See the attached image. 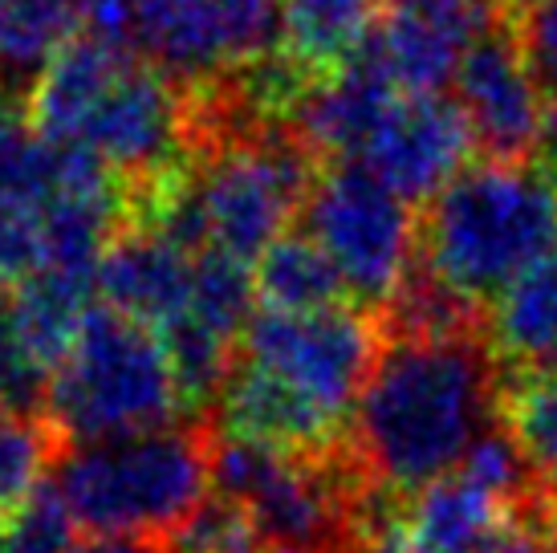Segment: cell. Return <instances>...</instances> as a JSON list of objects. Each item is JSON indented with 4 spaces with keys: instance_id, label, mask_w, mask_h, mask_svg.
<instances>
[{
    "instance_id": "1",
    "label": "cell",
    "mask_w": 557,
    "mask_h": 553,
    "mask_svg": "<svg viewBox=\"0 0 557 553\" xmlns=\"http://www.w3.org/2000/svg\"><path fill=\"white\" fill-rule=\"evenodd\" d=\"M505 383L488 325L383 334L346 440L362 484L407 508L419 492L460 472L505 423Z\"/></svg>"
},
{
    "instance_id": "2",
    "label": "cell",
    "mask_w": 557,
    "mask_h": 553,
    "mask_svg": "<svg viewBox=\"0 0 557 553\" xmlns=\"http://www.w3.org/2000/svg\"><path fill=\"white\" fill-rule=\"evenodd\" d=\"M33 126L94 155L123 184L126 204L184 180L196 163L191 94L135 49L78 33L29 98Z\"/></svg>"
},
{
    "instance_id": "3",
    "label": "cell",
    "mask_w": 557,
    "mask_h": 553,
    "mask_svg": "<svg viewBox=\"0 0 557 553\" xmlns=\"http://www.w3.org/2000/svg\"><path fill=\"white\" fill-rule=\"evenodd\" d=\"M557 248V168L480 155L416 220V269L488 318V309Z\"/></svg>"
},
{
    "instance_id": "4",
    "label": "cell",
    "mask_w": 557,
    "mask_h": 553,
    "mask_svg": "<svg viewBox=\"0 0 557 553\" xmlns=\"http://www.w3.org/2000/svg\"><path fill=\"white\" fill-rule=\"evenodd\" d=\"M212 484V428L180 419L168 428L110 435L94 444H65L53 464V489L74 521L107 533L156 538L208 501Z\"/></svg>"
},
{
    "instance_id": "5",
    "label": "cell",
    "mask_w": 557,
    "mask_h": 553,
    "mask_svg": "<svg viewBox=\"0 0 557 553\" xmlns=\"http://www.w3.org/2000/svg\"><path fill=\"white\" fill-rule=\"evenodd\" d=\"M180 391L168 346L151 325L94 302L74 351L53 370L46 419L62 444H94L110 435L180 423Z\"/></svg>"
},
{
    "instance_id": "6",
    "label": "cell",
    "mask_w": 557,
    "mask_h": 553,
    "mask_svg": "<svg viewBox=\"0 0 557 553\" xmlns=\"http://www.w3.org/2000/svg\"><path fill=\"white\" fill-rule=\"evenodd\" d=\"M325 159L294 126H261L216 143L191 163V196L200 204L208 248L257 269L306 212Z\"/></svg>"
},
{
    "instance_id": "7",
    "label": "cell",
    "mask_w": 557,
    "mask_h": 553,
    "mask_svg": "<svg viewBox=\"0 0 557 553\" xmlns=\"http://www.w3.org/2000/svg\"><path fill=\"white\" fill-rule=\"evenodd\" d=\"M301 220L338 269L350 306L383 322L416 261L411 204H403L358 159H334L318 175Z\"/></svg>"
},
{
    "instance_id": "8",
    "label": "cell",
    "mask_w": 557,
    "mask_h": 553,
    "mask_svg": "<svg viewBox=\"0 0 557 553\" xmlns=\"http://www.w3.org/2000/svg\"><path fill=\"white\" fill-rule=\"evenodd\" d=\"M379 346H383L379 318L355 306L310 309V314L257 309L240 339V358L281 379L330 419L346 423L371 379Z\"/></svg>"
},
{
    "instance_id": "9",
    "label": "cell",
    "mask_w": 557,
    "mask_h": 553,
    "mask_svg": "<svg viewBox=\"0 0 557 553\" xmlns=\"http://www.w3.org/2000/svg\"><path fill=\"white\" fill-rule=\"evenodd\" d=\"M131 49L200 94L281 49V0H143Z\"/></svg>"
},
{
    "instance_id": "10",
    "label": "cell",
    "mask_w": 557,
    "mask_h": 553,
    "mask_svg": "<svg viewBox=\"0 0 557 553\" xmlns=\"http://www.w3.org/2000/svg\"><path fill=\"white\" fill-rule=\"evenodd\" d=\"M451 98L465 110L476 151L488 159H533L542 155L545 98L529 74L517 33L496 21L465 49Z\"/></svg>"
},
{
    "instance_id": "11",
    "label": "cell",
    "mask_w": 557,
    "mask_h": 553,
    "mask_svg": "<svg viewBox=\"0 0 557 553\" xmlns=\"http://www.w3.org/2000/svg\"><path fill=\"white\" fill-rule=\"evenodd\" d=\"M476 138L448 94H395L358 163L403 204H428L456 171L472 163Z\"/></svg>"
},
{
    "instance_id": "12",
    "label": "cell",
    "mask_w": 557,
    "mask_h": 553,
    "mask_svg": "<svg viewBox=\"0 0 557 553\" xmlns=\"http://www.w3.org/2000/svg\"><path fill=\"white\" fill-rule=\"evenodd\" d=\"M212 411L220 423L216 435L285 447V452H306V456H330L350 440L346 423L318 411L310 400H301L281 379L245 362L240 354H236V367Z\"/></svg>"
},
{
    "instance_id": "13",
    "label": "cell",
    "mask_w": 557,
    "mask_h": 553,
    "mask_svg": "<svg viewBox=\"0 0 557 553\" xmlns=\"http://www.w3.org/2000/svg\"><path fill=\"white\" fill-rule=\"evenodd\" d=\"M196 257L156 229H126L98 265V297L163 334L191 306Z\"/></svg>"
},
{
    "instance_id": "14",
    "label": "cell",
    "mask_w": 557,
    "mask_h": 553,
    "mask_svg": "<svg viewBox=\"0 0 557 553\" xmlns=\"http://www.w3.org/2000/svg\"><path fill=\"white\" fill-rule=\"evenodd\" d=\"M484 29L419 13H387V21L358 49L395 94H444L456 82L465 49Z\"/></svg>"
},
{
    "instance_id": "15",
    "label": "cell",
    "mask_w": 557,
    "mask_h": 553,
    "mask_svg": "<svg viewBox=\"0 0 557 553\" xmlns=\"http://www.w3.org/2000/svg\"><path fill=\"white\" fill-rule=\"evenodd\" d=\"M391 0H281V53L310 77H334L387 21Z\"/></svg>"
},
{
    "instance_id": "16",
    "label": "cell",
    "mask_w": 557,
    "mask_h": 553,
    "mask_svg": "<svg viewBox=\"0 0 557 553\" xmlns=\"http://www.w3.org/2000/svg\"><path fill=\"white\" fill-rule=\"evenodd\" d=\"M98 281L62 269H41L9 290V325L37 367L53 379V370L74 351L86 314L94 309Z\"/></svg>"
},
{
    "instance_id": "17",
    "label": "cell",
    "mask_w": 557,
    "mask_h": 553,
    "mask_svg": "<svg viewBox=\"0 0 557 553\" xmlns=\"http://www.w3.org/2000/svg\"><path fill=\"white\" fill-rule=\"evenodd\" d=\"M488 342L509 379L557 374V248L488 309Z\"/></svg>"
},
{
    "instance_id": "18",
    "label": "cell",
    "mask_w": 557,
    "mask_h": 553,
    "mask_svg": "<svg viewBox=\"0 0 557 553\" xmlns=\"http://www.w3.org/2000/svg\"><path fill=\"white\" fill-rule=\"evenodd\" d=\"M82 25L78 0H0V102L25 107Z\"/></svg>"
},
{
    "instance_id": "19",
    "label": "cell",
    "mask_w": 557,
    "mask_h": 553,
    "mask_svg": "<svg viewBox=\"0 0 557 553\" xmlns=\"http://www.w3.org/2000/svg\"><path fill=\"white\" fill-rule=\"evenodd\" d=\"M257 302L261 309L281 314H310V309L350 306V293L342 285L338 269L330 265L310 232H285L277 245H269L257 261Z\"/></svg>"
},
{
    "instance_id": "20",
    "label": "cell",
    "mask_w": 557,
    "mask_h": 553,
    "mask_svg": "<svg viewBox=\"0 0 557 553\" xmlns=\"http://www.w3.org/2000/svg\"><path fill=\"white\" fill-rule=\"evenodd\" d=\"M505 431L525 456L537 489L557 501V374H525L505 383Z\"/></svg>"
},
{
    "instance_id": "21",
    "label": "cell",
    "mask_w": 557,
    "mask_h": 553,
    "mask_svg": "<svg viewBox=\"0 0 557 553\" xmlns=\"http://www.w3.org/2000/svg\"><path fill=\"white\" fill-rule=\"evenodd\" d=\"M62 447L46 415L0 411V521L46 489L49 464H58Z\"/></svg>"
},
{
    "instance_id": "22",
    "label": "cell",
    "mask_w": 557,
    "mask_h": 553,
    "mask_svg": "<svg viewBox=\"0 0 557 553\" xmlns=\"http://www.w3.org/2000/svg\"><path fill=\"white\" fill-rule=\"evenodd\" d=\"M187 314L240 346L248 322L257 314V273H252V265L236 261V257L220 253V248L196 253V276H191V306H187Z\"/></svg>"
},
{
    "instance_id": "23",
    "label": "cell",
    "mask_w": 557,
    "mask_h": 553,
    "mask_svg": "<svg viewBox=\"0 0 557 553\" xmlns=\"http://www.w3.org/2000/svg\"><path fill=\"white\" fill-rule=\"evenodd\" d=\"M168 553H277L245 508L208 496L180 529H171Z\"/></svg>"
},
{
    "instance_id": "24",
    "label": "cell",
    "mask_w": 557,
    "mask_h": 553,
    "mask_svg": "<svg viewBox=\"0 0 557 553\" xmlns=\"http://www.w3.org/2000/svg\"><path fill=\"white\" fill-rule=\"evenodd\" d=\"M74 513L53 484L0 521V553H74Z\"/></svg>"
},
{
    "instance_id": "25",
    "label": "cell",
    "mask_w": 557,
    "mask_h": 553,
    "mask_svg": "<svg viewBox=\"0 0 557 553\" xmlns=\"http://www.w3.org/2000/svg\"><path fill=\"white\" fill-rule=\"evenodd\" d=\"M46 269V208L0 200V290H16L25 276Z\"/></svg>"
},
{
    "instance_id": "26",
    "label": "cell",
    "mask_w": 557,
    "mask_h": 553,
    "mask_svg": "<svg viewBox=\"0 0 557 553\" xmlns=\"http://www.w3.org/2000/svg\"><path fill=\"white\" fill-rule=\"evenodd\" d=\"M49 374L33 362L9 325V293L0 302V411L46 415Z\"/></svg>"
},
{
    "instance_id": "27",
    "label": "cell",
    "mask_w": 557,
    "mask_h": 553,
    "mask_svg": "<svg viewBox=\"0 0 557 553\" xmlns=\"http://www.w3.org/2000/svg\"><path fill=\"white\" fill-rule=\"evenodd\" d=\"M517 46L545 102H557V0H542L517 25Z\"/></svg>"
},
{
    "instance_id": "28",
    "label": "cell",
    "mask_w": 557,
    "mask_h": 553,
    "mask_svg": "<svg viewBox=\"0 0 557 553\" xmlns=\"http://www.w3.org/2000/svg\"><path fill=\"white\" fill-rule=\"evenodd\" d=\"M391 13H419L440 21H460L472 29H488L505 21V0H391Z\"/></svg>"
},
{
    "instance_id": "29",
    "label": "cell",
    "mask_w": 557,
    "mask_h": 553,
    "mask_svg": "<svg viewBox=\"0 0 557 553\" xmlns=\"http://www.w3.org/2000/svg\"><path fill=\"white\" fill-rule=\"evenodd\" d=\"M139 4L143 0H78L82 25H86L90 37H102V41H114V46L131 49V33H135V21H139Z\"/></svg>"
},
{
    "instance_id": "30",
    "label": "cell",
    "mask_w": 557,
    "mask_h": 553,
    "mask_svg": "<svg viewBox=\"0 0 557 553\" xmlns=\"http://www.w3.org/2000/svg\"><path fill=\"white\" fill-rule=\"evenodd\" d=\"M74 553H168L156 538H139V533H107V538H90L74 545Z\"/></svg>"
},
{
    "instance_id": "31",
    "label": "cell",
    "mask_w": 557,
    "mask_h": 553,
    "mask_svg": "<svg viewBox=\"0 0 557 553\" xmlns=\"http://www.w3.org/2000/svg\"><path fill=\"white\" fill-rule=\"evenodd\" d=\"M537 4H542V0H505V21L517 25V21H521L529 9H537Z\"/></svg>"
},
{
    "instance_id": "32",
    "label": "cell",
    "mask_w": 557,
    "mask_h": 553,
    "mask_svg": "<svg viewBox=\"0 0 557 553\" xmlns=\"http://www.w3.org/2000/svg\"><path fill=\"white\" fill-rule=\"evenodd\" d=\"M554 168H557V163H554Z\"/></svg>"
},
{
    "instance_id": "33",
    "label": "cell",
    "mask_w": 557,
    "mask_h": 553,
    "mask_svg": "<svg viewBox=\"0 0 557 553\" xmlns=\"http://www.w3.org/2000/svg\"><path fill=\"white\" fill-rule=\"evenodd\" d=\"M277 553H281V550H277Z\"/></svg>"
}]
</instances>
